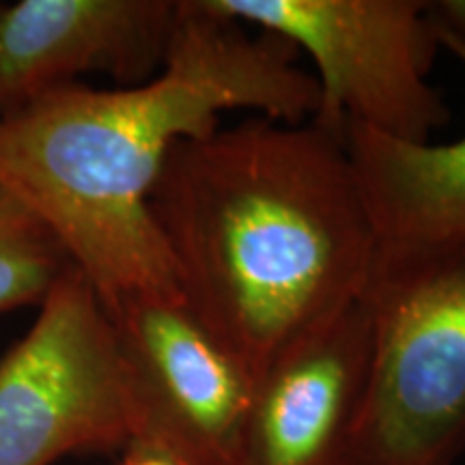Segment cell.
Listing matches in <instances>:
<instances>
[{
  "label": "cell",
  "instance_id": "cell-8",
  "mask_svg": "<svg viewBox=\"0 0 465 465\" xmlns=\"http://www.w3.org/2000/svg\"><path fill=\"white\" fill-rule=\"evenodd\" d=\"M179 0H15L0 5V114L102 72L138 86L164 67Z\"/></svg>",
  "mask_w": 465,
  "mask_h": 465
},
{
  "label": "cell",
  "instance_id": "cell-7",
  "mask_svg": "<svg viewBox=\"0 0 465 465\" xmlns=\"http://www.w3.org/2000/svg\"><path fill=\"white\" fill-rule=\"evenodd\" d=\"M369 371L358 298L257 375L232 465H351Z\"/></svg>",
  "mask_w": 465,
  "mask_h": 465
},
{
  "label": "cell",
  "instance_id": "cell-1",
  "mask_svg": "<svg viewBox=\"0 0 465 465\" xmlns=\"http://www.w3.org/2000/svg\"><path fill=\"white\" fill-rule=\"evenodd\" d=\"M298 50L179 0L162 72L149 83L93 89L78 80L0 114V188L56 237L104 304L141 293L179 295L149 196L171 149L216 132L229 110L306 124L315 75Z\"/></svg>",
  "mask_w": 465,
  "mask_h": 465
},
{
  "label": "cell",
  "instance_id": "cell-10",
  "mask_svg": "<svg viewBox=\"0 0 465 465\" xmlns=\"http://www.w3.org/2000/svg\"><path fill=\"white\" fill-rule=\"evenodd\" d=\"M67 267L72 261L48 226L0 188V312L42 304Z\"/></svg>",
  "mask_w": 465,
  "mask_h": 465
},
{
  "label": "cell",
  "instance_id": "cell-9",
  "mask_svg": "<svg viewBox=\"0 0 465 465\" xmlns=\"http://www.w3.org/2000/svg\"><path fill=\"white\" fill-rule=\"evenodd\" d=\"M446 50L465 67V50ZM345 149L380 240H465V134L411 144L347 125Z\"/></svg>",
  "mask_w": 465,
  "mask_h": 465
},
{
  "label": "cell",
  "instance_id": "cell-2",
  "mask_svg": "<svg viewBox=\"0 0 465 465\" xmlns=\"http://www.w3.org/2000/svg\"><path fill=\"white\" fill-rule=\"evenodd\" d=\"M149 209L183 302L254 375L360 298L380 243L345 138L312 121L179 141Z\"/></svg>",
  "mask_w": 465,
  "mask_h": 465
},
{
  "label": "cell",
  "instance_id": "cell-3",
  "mask_svg": "<svg viewBox=\"0 0 465 465\" xmlns=\"http://www.w3.org/2000/svg\"><path fill=\"white\" fill-rule=\"evenodd\" d=\"M371 371L351 465L465 452V240H380L360 293Z\"/></svg>",
  "mask_w": 465,
  "mask_h": 465
},
{
  "label": "cell",
  "instance_id": "cell-5",
  "mask_svg": "<svg viewBox=\"0 0 465 465\" xmlns=\"http://www.w3.org/2000/svg\"><path fill=\"white\" fill-rule=\"evenodd\" d=\"M132 440L130 381L114 325L72 265L0 358V465H54L124 450Z\"/></svg>",
  "mask_w": 465,
  "mask_h": 465
},
{
  "label": "cell",
  "instance_id": "cell-12",
  "mask_svg": "<svg viewBox=\"0 0 465 465\" xmlns=\"http://www.w3.org/2000/svg\"><path fill=\"white\" fill-rule=\"evenodd\" d=\"M121 461L116 465H183L171 452L158 449V446L143 444V441H130L125 446Z\"/></svg>",
  "mask_w": 465,
  "mask_h": 465
},
{
  "label": "cell",
  "instance_id": "cell-6",
  "mask_svg": "<svg viewBox=\"0 0 465 465\" xmlns=\"http://www.w3.org/2000/svg\"><path fill=\"white\" fill-rule=\"evenodd\" d=\"M106 306L134 407V440L183 465H232L257 375L179 295Z\"/></svg>",
  "mask_w": 465,
  "mask_h": 465
},
{
  "label": "cell",
  "instance_id": "cell-11",
  "mask_svg": "<svg viewBox=\"0 0 465 465\" xmlns=\"http://www.w3.org/2000/svg\"><path fill=\"white\" fill-rule=\"evenodd\" d=\"M424 14L440 48L465 50V0H431L424 3Z\"/></svg>",
  "mask_w": 465,
  "mask_h": 465
},
{
  "label": "cell",
  "instance_id": "cell-4",
  "mask_svg": "<svg viewBox=\"0 0 465 465\" xmlns=\"http://www.w3.org/2000/svg\"><path fill=\"white\" fill-rule=\"evenodd\" d=\"M218 14L276 35L315 65L312 124L424 144L450 119L429 80L440 42L422 0H207Z\"/></svg>",
  "mask_w": 465,
  "mask_h": 465
}]
</instances>
